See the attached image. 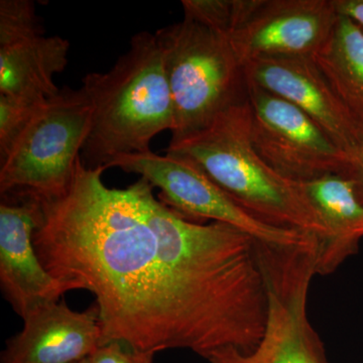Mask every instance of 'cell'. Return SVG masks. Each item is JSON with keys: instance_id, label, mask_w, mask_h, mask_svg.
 I'll use <instances>...</instances> for the list:
<instances>
[{"instance_id": "1", "label": "cell", "mask_w": 363, "mask_h": 363, "mask_svg": "<svg viewBox=\"0 0 363 363\" xmlns=\"http://www.w3.org/2000/svg\"><path fill=\"white\" fill-rule=\"evenodd\" d=\"M105 169L79 157L65 194L40 197L33 240L52 277L95 296L101 345L204 358L253 350L269 316L259 242L228 224L189 220L143 178L108 188Z\"/></svg>"}, {"instance_id": "2", "label": "cell", "mask_w": 363, "mask_h": 363, "mask_svg": "<svg viewBox=\"0 0 363 363\" xmlns=\"http://www.w3.org/2000/svg\"><path fill=\"white\" fill-rule=\"evenodd\" d=\"M166 152L196 162L234 201L267 225L311 235L320 248L329 240L328 228L302 184L279 175L253 149L247 97L204 130L169 143Z\"/></svg>"}, {"instance_id": "3", "label": "cell", "mask_w": 363, "mask_h": 363, "mask_svg": "<svg viewBox=\"0 0 363 363\" xmlns=\"http://www.w3.org/2000/svg\"><path fill=\"white\" fill-rule=\"evenodd\" d=\"M82 82L92 105V125L81 152L87 168L107 169L121 155L149 152L155 136L173 130V99L155 33H136L111 70L87 74Z\"/></svg>"}, {"instance_id": "4", "label": "cell", "mask_w": 363, "mask_h": 363, "mask_svg": "<svg viewBox=\"0 0 363 363\" xmlns=\"http://www.w3.org/2000/svg\"><path fill=\"white\" fill-rule=\"evenodd\" d=\"M173 99L175 125L169 143L206 128L247 97L245 67L228 35L184 18L156 33Z\"/></svg>"}, {"instance_id": "5", "label": "cell", "mask_w": 363, "mask_h": 363, "mask_svg": "<svg viewBox=\"0 0 363 363\" xmlns=\"http://www.w3.org/2000/svg\"><path fill=\"white\" fill-rule=\"evenodd\" d=\"M91 125L92 105L85 90L68 86L60 89L0 162V194L26 190L44 199L65 194Z\"/></svg>"}, {"instance_id": "6", "label": "cell", "mask_w": 363, "mask_h": 363, "mask_svg": "<svg viewBox=\"0 0 363 363\" xmlns=\"http://www.w3.org/2000/svg\"><path fill=\"white\" fill-rule=\"evenodd\" d=\"M269 295L266 331L250 351L221 348L209 363H329L323 342L308 317V294L316 262L304 253L276 255L264 267Z\"/></svg>"}, {"instance_id": "7", "label": "cell", "mask_w": 363, "mask_h": 363, "mask_svg": "<svg viewBox=\"0 0 363 363\" xmlns=\"http://www.w3.org/2000/svg\"><path fill=\"white\" fill-rule=\"evenodd\" d=\"M138 174L162 191L164 200L181 214L228 224L269 247H298L316 240L308 234L267 225L238 204L196 162L152 150L121 155L107 164Z\"/></svg>"}, {"instance_id": "8", "label": "cell", "mask_w": 363, "mask_h": 363, "mask_svg": "<svg viewBox=\"0 0 363 363\" xmlns=\"http://www.w3.org/2000/svg\"><path fill=\"white\" fill-rule=\"evenodd\" d=\"M247 99L253 149L279 175L298 183L346 175L350 156L304 112L255 85Z\"/></svg>"}, {"instance_id": "9", "label": "cell", "mask_w": 363, "mask_h": 363, "mask_svg": "<svg viewBox=\"0 0 363 363\" xmlns=\"http://www.w3.org/2000/svg\"><path fill=\"white\" fill-rule=\"evenodd\" d=\"M42 212L40 197L26 190L1 193L0 203V285L16 314L26 318L40 306L59 302L77 290L52 277L33 245Z\"/></svg>"}, {"instance_id": "10", "label": "cell", "mask_w": 363, "mask_h": 363, "mask_svg": "<svg viewBox=\"0 0 363 363\" xmlns=\"http://www.w3.org/2000/svg\"><path fill=\"white\" fill-rule=\"evenodd\" d=\"M338 18L334 0H260L229 39L243 67L260 59L313 58Z\"/></svg>"}, {"instance_id": "11", "label": "cell", "mask_w": 363, "mask_h": 363, "mask_svg": "<svg viewBox=\"0 0 363 363\" xmlns=\"http://www.w3.org/2000/svg\"><path fill=\"white\" fill-rule=\"evenodd\" d=\"M247 84L295 105L348 156L363 145V133L312 58H269L245 66Z\"/></svg>"}, {"instance_id": "12", "label": "cell", "mask_w": 363, "mask_h": 363, "mask_svg": "<svg viewBox=\"0 0 363 363\" xmlns=\"http://www.w3.org/2000/svg\"><path fill=\"white\" fill-rule=\"evenodd\" d=\"M23 323L7 340L0 363H80L101 345L96 305L76 312L64 301L50 303L30 312Z\"/></svg>"}, {"instance_id": "13", "label": "cell", "mask_w": 363, "mask_h": 363, "mask_svg": "<svg viewBox=\"0 0 363 363\" xmlns=\"http://www.w3.org/2000/svg\"><path fill=\"white\" fill-rule=\"evenodd\" d=\"M301 184L329 230L317 264V274H329L357 252L363 238V203L347 176L333 174Z\"/></svg>"}, {"instance_id": "14", "label": "cell", "mask_w": 363, "mask_h": 363, "mask_svg": "<svg viewBox=\"0 0 363 363\" xmlns=\"http://www.w3.org/2000/svg\"><path fill=\"white\" fill-rule=\"evenodd\" d=\"M70 43L59 35H28L0 45V94L45 101L59 92L54 77L68 64Z\"/></svg>"}, {"instance_id": "15", "label": "cell", "mask_w": 363, "mask_h": 363, "mask_svg": "<svg viewBox=\"0 0 363 363\" xmlns=\"http://www.w3.org/2000/svg\"><path fill=\"white\" fill-rule=\"evenodd\" d=\"M363 133V28L339 16L326 44L312 58Z\"/></svg>"}, {"instance_id": "16", "label": "cell", "mask_w": 363, "mask_h": 363, "mask_svg": "<svg viewBox=\"0 0 363 363\" xmlns=\"http://www.w3.org/2000/svg\"><path fill=\"white\" fill-rule=\"evenodd\" d=\"M260 0H183L184 18L230 37L259 6Z\"/></svg>"}, {"instance_id": "17", "label": "cell", "mask_w": 363, "mask_h": 363, "mask_svg": "<svg viewBox=\"0 0 363 363\" xmlns=\"http://www.w3.org/2000/svg\"><path fill=\"white\" fill-rule=\"evenodd\" d=\"M45 102L0 94V162L6 161Z\"/></svg>"}, {"instance_id": "18", "label": "cell", "mask_w": 363, "mask_h": 363, "mask_svg": "<svg viewBox=\"0 0 363 363\" xmlns=\"http://www.w3.org/2000/svg\"><path fill=\"white\" fill-rule=\"evenodd\" d=\"M35 33H45V30L33 1H0V45L11 44Z\"/></svg>"}, {"instance_id": "19", "label": "cell", "mask_w": 363, "mask_h": 363, "mask_svg": "<svg viewBox=\"0 0 363 363\" xmlns=\"http://www.w3.org/2000/svg\"><path fill=\"white\" fill-rule=\"evenodd\" d=\"M157 351L131 350L118 342L99 346L89 358V363H154Z\"/></svg>"}, {"instance_id": "20", "label": "cell", "mask_w": 363, "mask_h": 363, "mask_svg": "<svg viewBox=\"0 0 363 363\" xmlns=\"http://www.w3.org/2000/svg\"><path fill=\"white\" fill-rule=\"evenodd\" d=\"M345 176L350 177L354 182L357 194L363 203V145L357 152L350 155V164Z\"/></svg>"}, {"instance_id": "21", "label": "cell", "mask_w": 363, "mask_h": 363, "mask_svg": "<svg viewBox=\"0 0 363 363\" xmlns=\"http://www.w3.org/2000/svg\"><path fill=\"white\" fill-rule=\"evenodd\" d=\"M339 16H346L363 28V0H334Z\"/></svg>"}, {"instance_id": "22", "label": "cell", "mask_w": 363, "mask_h": 363, "mask_svg": "<svg viewBox=\"0 0 363 363\" xmlns=\"http://www.w3.org/2000/svg\"><path fill=\"white\" fill-rule=\"evenodd\" d=\"M80 363H89V362H88V358H87V359L83 360V362H80Z\"/></svg>"}]
</instances>
